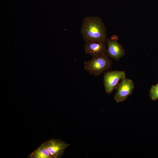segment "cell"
<instances>
[{
    "label": "cell",
    "mask_w": 158,
    "mask_h": 158,
    "mask_svg": "<svg viewBox=\"0 0 158 158\" xmlns=\"http://www.w3.org/2000/svg\"><path fill=\"white\" fill-rule=\"evenodd\" d=\"M123 71L115 70L105 72L104 75L103 83L106 92L110 94L117 87L120 80L126 77Z\"/></svg>",
    "instance_id": "3"
},
{
    "label": "cell",
    "mask_w": 158,
    "mask_h": 158,
    "mask_svg": "<svg viewBox=\"0 0 158 158\" xmlns=\"http://www.w3.org/2000/svg\"><path fill=\"white\" fill-rule=\"evenodd\" d=\"M106 54L109 57L118 61L125 54V51L117 40L107 38Z\"/></svg>",
    "instance_id": "6"
},
{
    "label": "cell",
    "mask_w": 158,
    "mask_h": 158,
    "mask_svg": "<svg viewBox=\"0 0 158 158\" xmlns=\"http://www.w3.org/2000/svg\"><path fill=\"white\" fill-rule=\"evenodd\" d=\"M150 97L152 101L158 99V85H152L149 91Z\"/></svg>",
    "instance_id": "9"
},
{
    "label": "cell",
    "mask_w": 158,
    "mask_h": 158,
    "mask_svg": "<svg viewBox=\"0 0 158 158\" xmlns=\"http://www.w3.org/2000/svg\"><path fill=\"white\" fill-rule=\"evenodd\" d=\"M112 62L105 54L84 62V68L91 75L97 76L111 67Z\"/></svg>",
    "instance_id": "2"
},
{
    "label": "cell",
    "mask_w": 158,
    "mask_h": 158,
    "mask_svg": "<svg viewBox=\"0 0 158 158\" xmlns=\"http://www.w3.org/2000/svg\"><path fill=\"white\" fill-rule=\"evenodd\" d=\"M29 158H53L49 151L41 144L28 156Z\"/></svg>",
    "instance_id": "8"
},
{
    "label": "cell",
    "mask_w": 158,
    "mask_h": 158,
    "mask_svg": "<svg viewBox=\"0 0 158 158\" xmlns=\"http://www.w3.org/2000/svg\"><path fill=\"white\" fill-rule=\"evenodd\" d=\"M157 85H158V82H157V83L156 84Z\"/></svg>",
    "instance_id": "10"
},
{
    "label": "cell",
    "mask_w": 158,
    "mask_h": 158,
    "mask_svg": "<svg viewBox=\"0 0 158 158\" xmlns=\"http://www.w3.org/2000/svg\"><path fill=\"white\" fill-rule=\"evenodd\" d=\"M41 144L50 152L53 158H61L66 149L70 145L63 141L58 139L51 138Z\"/></svg>",
    "instance_id": "5"
},
{
    "label": "cell",
    "mask_w": 158,
    "mask_h": 158,
    "mask_svg": "<svg viewBox=\"0 0 158 158\" xmlns=\"http://www.w3.org/2000/svg\"><path fill=\"white\" fill-rule=\"evenodd\" d=\"M81 33L85 42L90 41L106 42L107 28L101 18L88 16L83 20Z\"/></svg>",
    "instance_id": "1"
},
{
    "label": "cell",
    "mask_w": 158,
    "mask_h": 158,
    "mask_svg": "<svg viewBox=\"0 0 158 158\" xmlns=\"http://www.w3.org/2000/svg\"><path fill=\"white\" fill-rule=\"evenodd\" d=\"M106 42L90 41L85 42L84 46L85 53L93 57L106 54L107 45Z\"/></svg>",
    "instance_id": "7"
},
{
    "label": "cell",
    "mask_w": 158,
    "mask_h": 158,
    "mask_svg": "<svg viewBox=\"0 0 158 158\" xmlns=\"http://www.w3.org/2000/svg\"><path fill=\"white\" fill-rule=\"evenodd\" d=\"M116 88L114 98L116 103H120L125 101L132 94L134 84L131 79L125 77L121 79Z\"/></svg>",
    "instance_id": "4"
}]
</instances>
